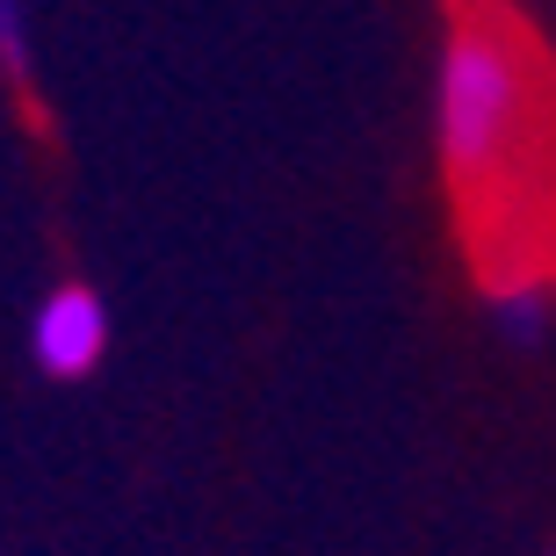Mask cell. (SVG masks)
<instances>
[{
    "label": "cell",
    "instance_id": "3",
    "mask_svg": "<svg viewBox=\"0 0 556 556\" xmlns=\"http://www.w3.org/2000/svg\"><path fill=\"white\" fill-rule=\"evenodd\" d=\"M484 296H492V318L498 326H506V340H520V348H528V340H542V332H549V282H514V289H484Z\"/></svg>",
    "mask_w": 556,
    "mask_h": 556
},
{
    "label": "cell",
    "instance_id": "1",
    "mask_svg": "<svg viewBox=\"0 0 556 556\" xmlns=\"http://www.w3.org/2000/svg\"><path fill=\"white\" fill-rule=\"evenodd\" d=\"M433 144L484 289L556 282V59L506 0H448Z\"/></svg>",
    "mask_w": 556,
    "mask_h": 556
},
{
    "label": "cell",
    "instance_id": "2",
    "mask_svg": "<svg viewBox=\"0 0 556 556\" xmlns=\"http://www.w3.org/2000/svg\"><path fill=\"white\" fill-rule=\"evenodd\" d=\"M29 348L51 376H87L102 362L109 348V311L94 289H51L37 311V332H29Z\"/></svg>",
    "mask_w": 556,
    "mask_h": 556
}]
</instances>
